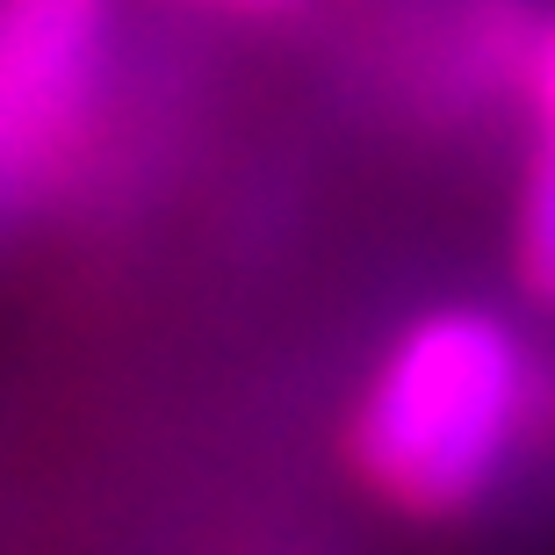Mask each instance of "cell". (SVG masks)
I'll use <instances>...</instances> for the list:
<instances>
[{"instance_id":"7a4b0ae2","label":"cell","mask_w":555,"mask_h":555,"mask_svg":"<svg viewBox=\"0 0 555 555\" xmlns=\"http://www.w3.org/2000/svg\"><path fill=\"white\" fill-rule=\"evenodd\" d=\"M108 80V0H0V209L59 181Z\"/></svg>"},{"instance_id":"277c9868","label":"cell","mask_w":555,"mask_h":555,"mask_svg":"<svg viewBox=\"0 0 555 555\" xmlns=\"http://www.w3.org/2000/svg\"><path fill=\"white\" fill-rule=\"evenodd\" d=\"M534 94H541V108H548V130H555V29H548V43H541V65H534Z\"/></svg>"},{"instance_id":"3957f363","label":"cell","mask_w":555,"mask_h":555,"mask_svg":"<svg viewBox=\"0 0 555 555\" xmlns=\"http://www.w3.org/2000/svg\"><path fill=\"white\" fill-rule=\"evenodd\" d=\"M519 274L555 304V130L527 173V203H519Z\"/></svg>"},{"instance_id":"6da1fadb","label":"cell","mask_w":555,"mask_h":555,"mask_svg":"<svg viewBox=\"0 0 555 555\" xmlns=\"http://www.w3.org/2000/svg\"><path fill=\"white\" fill-rule=\"evenodd\" d=\"M534 404L527 347L483 310H433L375 369L353 454L404 513H462L513 462Z\"/></svg>"},{"instance_id":"5b68a950","label":"cell","mask_w":555,"mask_h":555,"mask_svg":"<svg viewBox=\"0 0 555 555\" xmlns=\"http://www.w3.org/2000/svg\"><path fill=\"white\" fill-rule=\"evenodd\" d=\"M224 8H260L268 15V8H288V0H224Z\"/></svg>"}]
</instances>
